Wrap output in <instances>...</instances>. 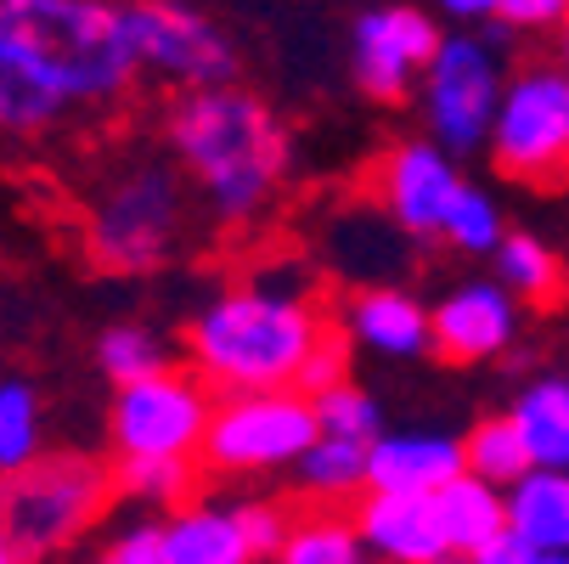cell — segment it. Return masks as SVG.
Returning <instances> with one entry per match:
<instances>
[{
    "label": "cell",
    "instance_id": "1",
    "mask_svg": "<svg viewBox=\"0 0 569 564\" xmlns=\"http://www.w3.org/2000/svg\"><path fill=\"white\" fill-rule=\"evenodd\" d=\"M164 147L220 226H254L293 176V130L254 91L181 86L164 108Z\"/></svg>",
    "mask_w": 569,
    "mask_h": 564
},
{
    "label": "cell",
    "instance_id": "2",
    "mask_svg": "<svg viewBox=\"0 0 569 564\" xmlns=\"http://www.w3.org/2000/svg\"><path fill=\"white\" fill-rule=\"evenodd\" d=\"M328 334V316L316 310L310 266L266 260L242 283L220 288L187 321V356L220 389H282L299 384L316 339Z\"/></svg>",
    "mask_w": 569,
    "mask_h": 564
},
{
    "label": "cell",
    "instance_id": "3",
    "mask_svg": "<svg viewBox=\"0 0 569 564\" xmlns=\"http://www.w3.org/2000/svg\"><path fill=\"white\" fill-rule=\"evenodd\" d=\"M0 34H12L57 79L73 113L124 102L147 73L130 18L113 0H0Z\"/></svg>",
    "mask_w": 569,
    "mask_h": 564
},
{
    "label": "cell",
    "instance_id": "4",
    "mask_svg": "<svg viewBox=\"0 0 569 564\" xmlns=\"http://www.w3.org/2000/svg\"><path fill=\"white\" fill-rule=\"evenodd\" d=\"M192 176L176 158H130L108 170L79 209L86 260L108 277H147L181 260L192 244Z\"/></svg>",
    "mask_w": 569,
    "mask_h": 564
},
{
    "label": "cell",
    "instance_id": "5",
    "mask_svg": "<svg viewBox=\"0 0 569 564\" xmlns=\"http://www.w3.org/2000/svg\"><path fill=\"white\" fill-rule=\"evenodd\" d=\"M119 497L113 463L91 452H40L0 474V536L18 558L73 553Z\"/></svg>",
    "mask_w": 569,
    "mask_h": 564
},
{
    "label": "cell",
    "instance_id": "6",
    "mask_svg": "<svg viewBox=\"0 0 569 564\" xmlns=\"http://www.w3.org/2000/svg\"><path fill=\"white\" fill-rule=\"evenodd\" d=\"M321 413L316 395L299 384L282 389H231L214 400L209 441H203V479H271L293 474L299 457L316 446Z\"/></svg>",
    "mask_w": 569,
    "mask_h": 564
},
{
    "label": "cell",
    "instance_id": "7",
    "mask_svg": "<svg viewBox=\"0 0 569 564\" xmlns=\"http://www.w3.org/2000/svg\"><path fill=\"white\" fill-rule=\"evenodd\" d=\"M485 152H491V170L519 187L569 181V68L563 62H525L508 73V97Z\"/></svg>",
    "mask_w": 569,
    "mask_h": 564
},
{
    "label": "cell",
    "instance_id": "8",
    "mask_svg": "<svg viewBox=\"0 0 569 564\" xmlns=\"http://www.w3.org/2000/svg\"><path fill=\"white\" fill-rule=\"evenodd\" d=\"M220 389L198 367H158L147 378L113 384L108 407V441L113 457H203L209 418Z\"/></svg>",
    "mask_w": 569,
    "mask_h": 564
},
{
    "label": "cell",
    "instance_id": "9",
    "mask_svg": "<svg viewBox=\"0 0 569 564\" xmlns=\"http://www.w3.org/2000/svg\"><path fill=\"white\" fill-rule=\"evenodd\" d=\"M502 97H508L502 46L491 34H468V23L440 40L423 86H418V108H423L429 136L446 141L457 158H468V152H479L485 141H491Z\"/></svg>",
    "mask_w": 569,
    "mask_h": 564
},
{
    "label": "cell",
    "instance_id": "10",
    "mask_svg": "<svg viewBox=\"0 0 569 564\" xmlns=\"http://www.w3.org/2000/svg\"><path fill=\"white\" fill-rule=\"evenodd\" d=\"M446 29L440 12L423 0H389V7H367L350 23V73L361 97L372 102H406L418 97L423 73L440 51Z\"/></svg>",
    "mask_w": 569,
    "mask_h": 564
},
{
    "label": "cell",
    "instance_id": "11",
    "mask_svg": "<svg viewBox=\"0 0 569 564\" xmlns=\"http://www.w3.org/2000/svg\"><path fill=\"white\" fill-rule=\"evenodd\" d=\"M141 68L170 86H231L242 73L237 40L187 0H124Z\"/></svg>",
    "mask_w": 569,
    "mask_h": 564
},
{
    "label": "cell",
    "instance_id": "12",
    "mask_svg": "<svg viewBox=\"0 0 569 564\" xmlns=\"http://www.w3.org/2000/svg\"><path fill=\"white\" fill-rule=\"evenodd\" d=\"M468 176L457 165V152L435 136H412V141H395L378 165H372V198L378 209H389L406 231L429 244V237L446 231L451 204L462 198Z\"/></svg>",
    "mask_w": 569,
    "mask_h": 564
},
{
    "label": "cell",
    "instance_id": "13",
    "mask_svg": "<svg viewBox=\"0 0 569 564\" xmlns=\"http://www.w3.org/2000/svg\"><path fill=\"white\" fill-rule=\"evenodd\" d=\"M519 294L502 277H473L446 288L435 310V356L440 362H491L519 339Z\"/></svg>",
    "mask_w": 569,
    "mask_h": 564
},
{
    "label": "cell",
    "instance_id": "14",
    "mask_svg": "<svg viewBox=\"0 0 569 564\" xmlns=\"http://www.w3.org/2000/svg\"><path fill=\"white\" fill-rule=\"evenodd\" d=\"M350 514H356V531L367 542V558H389V564H440V558H451L435 492L367 486L350 503Z\"/></svg>",
    "mask_w": 569,
    "mask_h": 564
},
{
    "label": "cell",
    "instance_id": "15",
    "mask_svg": "<svg viewBox=\"0 0 569 564\" xmlns=\"http://www.w3.org/2000/svg\"><path fill=\"white\" fill-rule=\"evenodd\" d=\"M345 334L383 362H418L435 356V310L400 283H361L345 299Z\"/></svg>",
    "mask_w": 569,
    "mask_h": 564
},
{
    "label": "cell",
    "instance_id": "16",
    "mask_svg": "<svg viewBox=\"0 0 569 564\" xmlns=\"http://www.w3.org/2000/svg\"><path fill=\"white\" fill-rule=\"evenodd\" d=\"M468 468L462 435L446 429H383L372 446L367 486H400V492H440Z\"/></svg>",
    "mask_w": 569,
    "mask_h": 564
},
{
    "label": "cell",
    "instance_id": "17",
    "mask_svg": "<svg viewBox=\"0 0 569 564\" xmlns=\"http://www.w3.org/2000/svg\"><path fill=\"white\" fill-rule=\"evenodd\" d=\"M68 113L73 102L62 97L57 79L12 34H0V136L34 141V136H51Z\"/></svg>",
    "mask_w": 569,
    "mask_h": 564
},
{
    "label": "cell",
    "instance_id": "18",
    "mask_svg": "<svg viewBox=\"0 0 569 564\" xmlns=\"http://www.w3.org/2000/svg\"><path fill=\"white\" fill-rule=\"evenodd\" d=\"M508 531H519L541 564L569 558V468H530L508 486Z\"/></svg>",
    "mask_w": 569,
    "mask_h": 564
},
{
    "label": "cell",
    "instance_id": "19",
    "mask_svg": "<svg viewBox=\"0 0 569 564\" xmlns=\"http://www.w3.org/2000/svg\"><path fill=\"white\" fill-rule=\"evenodd\" d=\"M372 446L367 435H345V429H321L316 446L299 457L293 479H299V503H356L367 492L372 474Z\"/></svg>",
    "mask_w": 569,
    "mask_h": 564
},
{
    "label": "cell",
    "instance_id": "20",
    "mask_svg": "<svg viewBox=\"0 0 569 564\" xmlns=\"http://www.w3.org/2000/svg\"><path fill=\"white\" fill-rule=\"evenodd\" d=\"M440 503V525H446V542H451V558H473L491 547L502 531H508V492L491 486V479H479V474H457L451 486L435 492Z\"/></svg>",
    "mask_w": 569,
    "mask_h": 564
},
{
    "label": "cell",
    "instance_id": "21",
    "mask_svg": "<svg viewBox=\"0 0 569 564\" xmlns=\"http://www.w3.org/2000/svg\"><path fill=\"white\" fill-rule=\"evenodd\" d=\"M170 564H254L231 503L187 497L170 508Z\"/></svg>",
    "mask_w": 569,
    "mask_h": 564
},
{
    "label": "cell",
    "instance_id": "22",
    "mask_svg": "<svg viewBox=\"0 0 569 564\" xmlns=\"http://www.w3.org/2000/svg\"><path fill=\"white\" fill-rule=\"evenodd\" d=\"M508 413H513L536 468H569V378L547 373V378L525 384L508 400Z\"/></svg>",
    "mask_w": 569,
    "mask_h": 564
},
{
    "label": "cell",
    "instance_id": "23",
    "mask_svg": "<svg viewBox=\"0 0 569 564\" xmlns=\"http://www.w3.org/2000/svg\"><path fill=\"white\" fill-rule=\"evenodd\" d=\"M356 558H367V542L356 531L350 503H299L293 508L282 564H356Z\"/></svg>",
    "mask_w": 569,
    "mask_h": 564
},
{
    "label": "cell",
    "instance_id": "24",
    "mask_svg": "<svg viewBox=\"0 0 569 564\" xmlns=\"http://www.w3.org/2000/svg\"><path fill=\"white\" fill-rule=\"evenodd\" d=\"M491 260H497V277H502L525 305H536V310H552V305L569 294V271H563L558 249H547L541 237H530V231H508L502 249H497Z\"/></svg>",
    "mask_w": 569,
    "mask_h": 564
},
{
    "label": "cell",
    "instance_id": "25",
    "mask_svg": "<svg viewBox=\"0 0 569 564\" xmlns=\"http://www.w3.org/2000/svg\"><path fill=\"white\" fill-rule=\"evenodd\" d=\"M113 479H119L124 503L170 514L198 492L203 463H192V457H113Z\"/></svg>",
    "mask_w": 569,
    "mask_h": 564
},
{
    "label": "cell",
    "instance_id": "26",
    "mask_svg": "<svg viewBox=\"0 0 569 564\" xmlns=\"http://www.w3.org/2000/svg\"><path fill=\"white\" fill-rule=\"evenodd\" d=\"M462 457H468V474L491 479V486H502V492L513 486L519 474H530V468H536V457H530V446H525V435H519L513 413L479 418V424L462 435Z\"/></svg>",
    "mask_w": 569,
    "mask_h": 564
},
{
    "label": "cell",
    "instance_id": "27",
    "mask_svg": "<svg viewBox=\"0 0 569 564\" xmlns=\"http://www.w3.org/2000/svg\"><path fill=\"white\" fill-rule=\"evenodd\" d=\"M46 407H40V389L18 373L0 378V474L23 468L29 457H40L46 446Z\"/></svg>",
    "mask_w": 569,
    "mask_h": 564
},
{
    "label": "cell",
    "instance_id": "28",
    "mask_svg": "<svg viewBox=\"0 0 569 564\" xmlns=\"http://www.w3.org/2000/svg\"><path fill=\"white\" fill-rule=\"evenodd\" d=\"M502 237H508V220H502L497 198L468 181L462 198L451 204V220H446V231H440V244H446L451 255H468V260H491V255L502 249Z\"/></svg>",
    "mask_w": 569,
    "mask_h": 564
},
{
    "label": "cell",
    "instance_id": "29",
    "mask_svg": "<svg viewBox=\"0 0 569 564\" xmlns=\"http://www.w3.org/2000/svg\"><path fill=\"white\" fill-rule=\"evenodd\" d=\"M97 367L113 384H130V378H147L158 367H170V345H164L158 328H147V321H113V328H102V339H97Z\"/></svg>",
    "mask_w": 569,
    "mask_h": 564
},
{
    "label": "cell",
    "instance_id": "30",
    "mask_svg": "<svg viewBox=\"0 0 569 564\" xmlns=\"http://www.w3.org/2000/svg\"><path fill=\"white\" fill-rule=\"evenodd\" d=\"M102 558H108V564H170V514L136 508L130 520L108 525Z\"/></svg>",
    "mask_w": 569,
    "mask_h": 564
},
{
    "label": "cell",
    "instance_id": "31",
    "mask_svg": "<svg viewBox=\"0 0 569 564\" xmlns=\"http://www.w3.org/2000/svg\"><path fill=\"white\" fill-rule=\"evenodd\" d=\"M316 413H321V429H345V435H367V441L383 435V407H378V400H372L356 378L321 389V395H316Z\"/></svg>",
    "mask_w": 569,
    "mask_h": 564
},
{
    "label": "cell",
    "instance_id": "32",
    "mask_svg": "<svg viewBox=\"0 0 569 564\" xmlns=\"http://www.w3.org/2000/svg\"><path fill=\"white\" fill-rule=\"evenodd\" d=\"M237 525L249 536V553L254 558H282V542L293 531V503L282 497H237Z\"/></svg>",
    "mask_w": 569,
    "mask_h": 564
},
{
    "label": "cell",
    "instance_id": "33",
    "mask_svg": "<svg viewBox=\"0 0 569 564\" xmlns=\"http://www.w3.org/2000/svg\"><path fill=\"white\" fill-rule=\"evenodd\" d=\"M350 345H356V339L328 321V334L316 339V350H310V362H305V373H299V389H305V395H321V389L345 384V378H350Z\"/></svg>",
    "mask_w": 569,
    "mask_h": 564
},
{
    "label": "cell",
    "instance_id": "34",
    "mask_svg": "<svg viewBox=\"0 0 569 564\" xmlns=\"http://www.w3.org/2000/svg\"><path fill=\"white\" fill-rule=\"evenodd\" d=\"M563 18H569V0H502L497 12V23L519 34H558Z\"/></svg>",
    "mask_w": 569,
    "mask_h": 564
},
{
    "label": "cell",
    "instance_id": "35",
    "mask_svg": "<svg viewBox=\"0 0 569 564\" xmlns=\"http://www.w3.org/2000/svg\"><path fill=\"white\" fill-rule=\"evenodd\" d=\"M423 7H435L440 18H451V23H497V12H502V0H423Z\"/></svg>",
    "mask_w": 569,
    "mask_h": 564
},
{
    "label": "cell",
    "instance_id": "36",
    "mask_svg": "<svg viewBox=\"0 0 569 564\" xmlns=\"http://www.w3.org/2000/svg\"><path fill=\"white\" fill-rule=\"evenodd\" d=\"M558 62H563V68H569V18H563V23H558Z\"/></svg>",
    "mask_w": 569,
    "mask_h": 564
}]
</instances>
